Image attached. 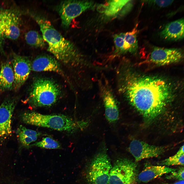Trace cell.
I'll return each mask as SVG.
<instances>
[{"instance_id": "1", "label": "cell", "mask_w": 184, "mask_h": 184, "mask_svg": "<svg viewBox=\"0 0 184 184\" xmlns=\"http://www.w3.org/2000/svg\"><path fill=\"white\" fill-rule=\"evenodd\" d=\"M116 71L117 89L141 114L145 121L151 122L164 111L171 100L169 86L161 79L133 77L126 68Z\"/></svg>"}, {"instance_id": "2", "label": "cell", "mask_w": 184, "mask_h": 184, "mask_svg": "<svg viewBox=\"0 0 184 184\" xmlns=\"http://www.w3.org/2000/svg\"><path fill=\"white\" fill-rule=\"evenodd\" d=\"M39 25L48 50L59 61L72 67L86 66L92 68V63L86 61L73 44L65 39L44 17L29 12Z\"/></svg>"}, {"instance_id": "3", "label": "cell", "mask_w": 184, "mask_h": 184, "mask_svg": "<svg viewBox=\"0 0 184 184\" xmlns=\"http://www.w3.org/2000/svg\"><path fill=\"white\" fill-rule=\"evenodd\" d=\"M20 118L27 124L70 133L74 132L79 129H83L86 125L84 122L76 121L65 115L44 114L33 111L22 113Z\"/></svg>"}, {"instance_id": "4", "label": "cell", "mask_w": 184, "mask_h": 184, "mask_svg": "<svg viewBox=\"0 0 184 184\" xmlns=\"http://www.w3.org/2000/svg\"><path fill=\"white\" fill-rule=\"evenodd\" d=\"M61 94L60 86L53 80L37 78L33 81L26 101L32 108L50 106L56 103Z\"/></svg>"}, {"instance_id": "5", "label": "cell", "mask_w": 184, "mask_h": 184, "mask_svg": "<svg viewBox=\"0 0 184 184\" xmlns=\"http://www.w3.org/2000/svg\"><path fill=\"white\" fill-rule=\"evenodd\" d=\"M112 166L105 149L100 150L94 156L87 169V181L89 184H108Z\"/></svg>"}, {"instance_id": "6", "label": "cell", "mask_w": 184, "mask_h": 184, "mask_svg": "<svg viewBox=\"0 0 184 184\" xmlns=\"http://www.w3.org/2000/svg\"><path fill=\"white\" fill-rule=\"evenodd\" d=\"M138 169L135 162L127 158L118 159L112 166L109 184H135L137 178Z\"/></svg>"}, {"instance_id": "7", "label": "cell", "mask_w": 184, "mask_h": 184, "mask_svg": "<svg viewBox=\"0 0 184 184\" xmlns=\"http://www.w3.org/2000/svg\"><path fill=\"white\" fill-rule=\"evenodd\" d=\"M94 2L88 1L66 0L57 5L56 10L65 28L70 26L72 20L92 6Z\"/></svg>"}, {"instance_id": "8", "label": "cell", "mask_w": 184, "mask_h": 184, "mask_svg": "<svg viewBox=\"0 0 184 184\" xmlns=\"http://www.w3.org/2000/svg\"><path fill=\"white\" fill-rule=\"evenodd\" d=\"M98 82L99 94L104 105L106 117L109 122H114L119 116L114 94L108 80L104 76L99 79Z\"/></svg>"}, {"instance_id": "9", "label": "cell", "mask_w": 184, "mask_h": 184, "mask_svg": "<svg viewBox=\"0 0 184 184\" xmlns=\"http://www.w3.org/2000/svg\"><path fill=\"white\" fill-rule=\"evenodd\" d=\"M18 100L16 97H8L0 105V139L12 134V116Z\"/></svg>"}, {"instance_id": "10", "label": "cell", "mask_w": 184, "mask_h": 184, "mask_svg": "<svg viewBox=\"0 0 184 184\" xmlns=\"http://www.w3.org/2000/svg\"><path fill=\"white\" fill-rule=\"evenodd\" d=\"M166 149L165 147L151 145L136 140L132 141L129 146L130 151L136 162L158 157L164 153Z\"/></svg>"}, {"instance_id": "11", "label": "cell", "mask_w": 184, "mask_h": 184, "mask_svg": "<svg viewBox=\"0 0 184 184\" xmlns=\"http://www.w3.org/2000/svg\"><path fill=\"white\" fill-rule=\"evenodd\" d=\"M12 59L14 76L13 89L17 91L28 78L31 70V62L28 57L15 53L13 55Z\"/></svg>"}, {"instance_id": "12", "label": "cell", "mask_w": 184, "mask_h": 184, "mask_svg": "<svg viewBox=\"0 0 184 184\" xmlns=\"http://www.w3.org/2000/svg\"><path fill=\"white\" fill-rule=\"evenodd\" d=\"M183 58V54L179 49L155 47L150 54V60L155 64L165 65L178 62Z\"/></svg>"}, {"instance_id": "13", "label": "cell", "mask_w": 184, "mask_h": 184, "mask_svg": "<svg viewBox=\"0 0 184 184\" xmlns=\"http://www.w3.org/2000/svg\"><path fill=\"white\" fill-rule=\"evenodd\" d=\"M59 61L55 57L47 55L39 56L31 62V69L35 72H50L63 76L64 74Z\"/></svg>"}, {"instance_id": "14", "label": "cell", "mask_w": 184, "mask_h": 184, "mask_svg": "<svg viewBox=\"0 0 184 184\" xmlns=\"http://www.w3.org/2000/svg\"><path fill=\"white\" fill-rule=\"evenodd\" d=\"M18 14L7 10L3 25V34L4 38L15 40L20 35V19Z\"/></svg>"}, {"instance_id": "15", "label": "cell", "mask_w": 184, "mask_h": 184, "mask_svg": "<svg viewBox=\"0 0 184 184\" xmlns=\"http://www.w3.org/2000/svg\"><path fill=\"white\" fill-rule=\"evenodd\" d=\"M184 19L181 18L167 24L160 32L163 39L170 41H177L184 37Z\"/></svg>"}, {"instance_id": "16", "label": "cell", "mask_w": 184, "mask_h": 184, "mask_svg": "<svg viewBox=\"0 0 184 184\" xmlns=\"http://www.w3.org/2000/svg\"><path fill=\"white\" fill-rule=\"evenodd\" d=\"M177 169L165 166L150 165L145 167L138 175L137 178L141 182H147L164 174L175 171Z\"/></svg>"}, {"instance_id": "17", "label": "cell", "mask_w": 184, "mask_h": 184, "mask_svg": "<svg viewBox=\"0 0 184 184\" xmlns=\"http://www.w3.org/2000/svg\"><path fill=\"white\" fill-rule=\"evenodd\" d=\"M14 76L13 67L9 62L2 64L0 70V91L10 90L13 88Z\"/></svg>"}, {"instance_id": "18", "label": "cell", "mask_w": 184, "mask_h": 184, "mask_svg": "<svg viewBox=\"0 0 184 184\" xmlns=\"http://www.w3.org/2000/svg\"><path fill=\"white\" fill-rule=\"evenodd\" d=\"M17 136L21 145L25 147H29L30 144L35 141L40 135V133L20 125L17 130Z\"/></svg>"}, {"instance_id": "19", "label": "cell", "mask_w": 184, "mask_h": 184, "mask_svg": "<svg viewBox=\"0 0 184 184\" xmlns=\"http://www.w3.org/2000/svg\"><path fill=\"white\" fill-rule=\"evenodd\" d=\"M130 0H111L105 4L98 6V10L107 16H112L117 14Z\"/></svg>"}, {"instance_id": "20", "label": "cell", "mask_w": 184, "mask_h": 184, "mask_svg": "<svg viewBox=\"0 0 184 184\" xmlns=\"http://www.w3.org/2000/svg\"><path fill=\"white\" fill-rule=\"evenodd\" d=\"M137 31L135 28L131 31L124 33L123 53H133L137 51L138 45L136 37Z\"/></svg>"}, {"instance_id": "21", "label": "cell", "mask_w": 184, "mask_h": 184, "mask_svg": "<svg viewBox=\"0 0 184 184\" xmlns=\"http://www.w3.org/2000/svg\"><path fill=\"white\" fill-rule=\"evenodd\" d=\"M25 39L27 43L33 47L43 48L47 44L42 35L35 30H31L27 32Z\"/></svg>"}, {"instance_id": "22", "label": "cell", "mask_w": 184, "mask_h": 184, "mask_svg": "<svg viewBox=\"0 0 184 184\" xmlns=\"http://www.w3.org/2000/svg\"><path fill=\"white\" fill-rule=\"evenodd\" d=\"M184 145L181 146L174 155L159 162L161 165H180L183 166L184 162Z\"/></svg>"}, {"instance_id": "23", "label": "cell", "mask_w": 184, "mask_h": 184, "mask_svg": "<svg viewBox=\"0 0 184 184\" xmlns=\"http://www.w3.org/2000/svg\"><path fill=\"white\" fill-rule=\"evenodd\" d=\"M36 146L47 149H60L61 148L60 143L49 137L43 138L41 141L32 144L30 147Z\"/></svg>"}, {"instance_id": "24", "label": "cell", "mask_w": 184, "mask_h": 184, "mask_svg": "<svg viewBox=\"0 0 184 184\" xmlns=\"http://www.w3.org/2000/svg\"><path fill=\"white\" fill-rule=\"evenodd\" d=\"M124 33L116 34L114 36V41L116 47L115 52L118 54L123 53Z\"/></svg>"}, {"instance_id": "25", "label": "cell", "mask_w": 184, "mask_h": 184, "mask_svg": "<svg viewBox=\"0 0 184 184\" xmlns=\"http://www.w3.org/2000/svg\"><path fill=\"white\" fill-rule=\"evenodd\" d=\"M7 10L0 8V52L4 53L3 46L5 39L3 34V28Z\"/></svg>"}, {"instance_id": "26", "label": "cell", "mask_w": 184, "mask_h": 184, "mask_svg": "<svg viewBox=\"0 0 184 184\" xmlns=\"http://www.w3.org/2000/svg\"><path fill=\"white\" fill-rule=\"evenodd\" d=\"M184 168L181 167L175 171L169 173L167 175L166 178L168 179H173L178 181L184 180Z\"/></svg>"}, {"instance_id": "27", "label": "cell", "mask_w": 184, "mask_h": 184, "mask_svg": "<svg viewBox=\"0 0 184 184\" xmlns=\"http://www.w3.org/2000/svg\"><path fill=\"white\" fill-rule=\"evenodd\" d=\"M149 4L161 7L168 6L171 4L173 0H150L146 1Z\"/></svg>"}, {"instance_id": "28", "label": "cell", "mask_w": 184, "mask_h": 184, "mask_svg": "<svg viewBox=\"0 0 184 184\" xmlns=\"http://www.w3.org/2000/svg\"><path fill=\"white\" fill-rule=\"evenodd\" d=\"M184 180L178 181H177L172 183H165L163 184H184Z\"/></svg>"}]
</instances>
